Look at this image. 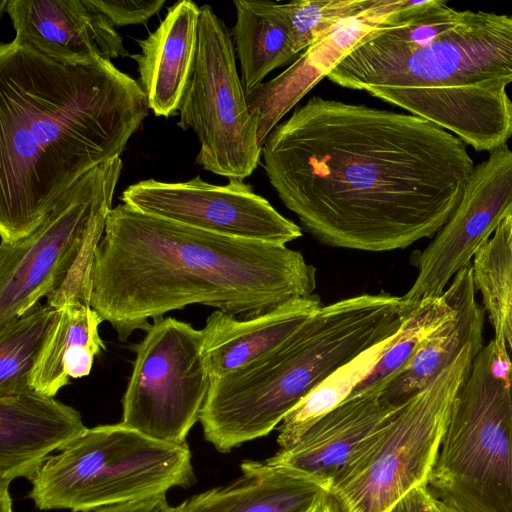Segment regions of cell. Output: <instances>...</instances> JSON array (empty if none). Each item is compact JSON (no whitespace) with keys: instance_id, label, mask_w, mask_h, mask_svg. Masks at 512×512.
Wrapping results in <instances>:
<instances>
[{"instance_id":"obj_4","label":"cell","mask_w":512,"mask_h":512,"mask_svg":"<svg viewBox=\"0 0 512 512\" xmlns=\"http://www.w3.org/2000/svg\"><path fill=\"white\" fill-rule=\"evenodd\" d=\"M385 28L368 35L328 79L449 130L476 151L506 144L512 16L465 10L454 27L420 46L386 38Z\"/></svg>"},{"instance_id":"obj_10","label":"cell","mask_w":512,"mask_h":512,"mask_svg":"<svg viewBox=\"0 0 512 512\" xmlns=\"http://www.w3.org/2000/svg\"><path fill=\"white\" fill-rule=\"evenodd\" d=\"M178 114V127L198 138L203 169L242 181L255 171L263 147L259 118L248 106L231 33L210 5L200 6L195 62Z\"/></svg>"},{"instance_id":"obj_7","label":"cell","mask_w":512,"mask_h":512,"mask_svg":"<svg viewBox=\"0 0 512 512\" xmlns=\"http://www.w3.org/2000/svg\"><path fill=\"white\" fill-rule=\"evenodd\" d=\"M122 167L121 157L95 167L35 231L0 243V328L43 297L56 309L71 301L89 303L91 267Z\"/></svg>"},{"instance_id":"obj_19","label":"cell","mask_w":512,"mask_h":512,"mask_svg":"<svg viewBox=\"0 0 512 512\" xmlns=\"http://www.w3.org/2000/svg\"><path fill=\"white\" fill-rule=\"evenodd\" d=\"M472 262L444 291L452 316L427 336L409 362L379 389L380 400L398 408L424 390L469 343L482 341L484 312L476 301Z\"/></svg>"},{"instance_id":"obj_8","label":"cell","mask_w":512,"mask_h":512,"mask_svg":"<svg viewBox=\"0 0 512 512\" xmlns=\"http://www.w3.org/2000/svg\"><path fill=\"white\" fill-rule=\"evenodd\" d=\"M195 481L186 442L159 441L118 423L88 428L50 456L27 497L40 510L82 512L165 495Z\"/></svg>"},{"instance_id":"obj_20","label":"cell","mask_w":512,"mask_h":512,"mask_svg":"<svg viewBox=\"0 0 512 512\" xmlns=\"http://www.w3.org/2000/svg\"><path fill=\"white\" fill-rule=\"evenodd\" d=\"M199 18L200 7L195 2L174 3L160 25L147 38L137 40L140 53L130 55L137 63L138 83L155 116L178 114L195 62Z\"/></svg>"},{"instance_id":"obj_25","label":"cell","mask_w":512,"mask_h":512,"mask_svg":"<svg viewBox=\"0 0 512 512\" xmlns=\"http://www.w3.org/2000/svg\"><path fill=\"white\" fill-rule=\"evenodd\" d=\"M393 336L336 370L303 399L279 425V447L295 443L317 419L345 401L380 359Z\"/></svg>"},{"instance_id":"obj_13","label":"cell","mask_w":512,"mask_h":512,"mask_svg":"<svg viewBox=\"0 0 512 512\" xmlns=\"http://www.w3.org/2000/svg\"><path fill=\"white\" fill-rule=\"evenodd\" d=\"M121 200L143 213L224 235L280 245L302 236L296 223L237 179L225 185L200 176L185 182L147 179L128 186Z\"/></svg>"},{"instance_id":"obj_32","label":"cell","mask_w":512,"mask_h":512,"mask_svg":"<svg viewBox=\"0 0 512 512\" xmlns=\"http://www.w3.org/2000/svg\"><path fill=\"white\" fill-rule=\"evenodd\" d=\"M306 512H348L342 502L329 489H324Z\"/></svg>"},{"instance_id":"obj_16","label":"cell","mask_w":512,"mask_h":512,"mask_svg":"<svg viewBox=\"0 0 512 512\" xmlns=\"http://www.w3.org/2000/svg\"><path fill=\"white\" fill-rule=\"evenodd\" d=\"M398 408L384 404L379 389L348 398L317 419L295 443L280 448L264 463L329 488Z\"/></svg>"},{"instance_id":"obj_29","label":"cell","mask_w":512,"mask_h":512,"mask_svg":"<svg viewBox=\"0 0 512 512\" xmlns=\"http://www.w3.org/2000/svg\"><path fill=\"white\" fill-rule=\"evenodd\" d=\"M90 3L115 27L145 24L161 10L165 0H90Z\"/></svg>"},{"instance_id":"obj_9","label":"cell","mask_w":512,"mask_h":512,"mask_svg":"<svg viewBox=\"0 0 512 512\" xmlns=\"http://www.w3.org/2000/svg\"><path fill=\"white\" fill-rule=\"evenodd\" d=\"M482 341L466 345L424 390L399 407L329 489L348 512H388L427 484L454 400Z\"/></svg>"},{"instance_id":"obj_30","label":"cell","mask_w":512,"mask_h":512,"mask_svg":"<svg viewBox=\"0 0 512 512\" xmlns=\"http://www.w3.org/2000/svg\"><path fill=\"white\" fill-rule=\"evenodd\" d=\"M388 512H440V508L427 484H422L408 492Z\"/></svg>"},{"instance_id":"obj_26","label":"cell","mask_w":512,"mask_h":512,"mask_svg":"<svg viewBox=\"0 0 512 512\" xmlns=\"http://www.w3.org/2000/svg\"><path fill=\"white\" fill-rule=\"evenodd\" d=\"M473 277L495 336L512 352V250L501 223L473 258Z\"/></svg>"},{"instance_id":"obj_24","label":"cell","mask_w":512,"mask_h":512,"mask_svg":"<svg viewBox=\"0 0 512 512\" xmlns=\"http://www.w3.org/2000/svg\"><path fill=\"white\" fill-rule=\"evenodd\" d=\"M57 309L40 302L0 328V397L30 388V378L54 326Z\"/></svg>"},{"instance_id":"obj_22","label":"cell","mask_w":512,"mask_h":512,"mask_svg":"<svg viewBox=\"0 0 512 512\" xmlns=\"http://www.w3.org/2000/svg\"><path fill=\"white\" fill-rule=\"evenodd\" d=\"M235 24L230 33L246 94L295 55L290 21L282 3L233 1Z\"/></svg>"},{"instance_id":"obj_18","label":"cell","mask_w":512,"mask_h":512,"mask_svg":"<svg viewBox=\"0 0 512 512\" xmlns=\"http://www.w3.org/2000/svg\"><path fill=\"white\" fill-rule=\"evenodd\" d=\"M321 308L320 297L312 294L250 318L215 310L201 329L202 355L211 380L233 374L271 352Z\"/></svg>"},{"instance_id":"obj_5","label":"cell","mask_w":512,"mask_h":512,"mask_svg":"<svg viewBox=\"0 0 512 512\" xmlns=\"http://www.w3.org/2000/svg\"><path fill=\"white\" fill-rule=\"evenodd\" d=\"M403 319L401 297L388 293L322 306L274 350L211 380L199 419L206 441L228 453L268 435L336 370L396 334Z\"/></svg>"},{"instance_id":"obj_27","label":"cell","mask_w":512,"mask_h":512,"mask_svg":"<svg viewBox=\"0 0 512 512\" xmlns=\"http://www.w3.org/2000/svg\"><path fill=\"white\" fill-rule=\"evenodd\" d=\"M452 314L453 308L444 293L419 303L404 317L398 332L391 338L380 359L356 385L348 398L369 390L380 389L386 381L405 367L421 342Z\"/></svg>"},{"instance_id":"obj_14","label":"cell","mask_w":512,"mask_h":512,"mask_svg":"<svg viewBox=\"0 0 512 512\" xmlns=\"http://www.w3.org/2000/svg\"><path fill=\"white\" fill-rule=\"evenodd\" d=\"M422 6V1L377 0L370 9L338 23L282 73L246 94L250 111L259 118L260 144L263 146L279 121L368 35L411 18Z\"/></svg>"},{"instance_id":"obj_3","label":"cell","mask_w":512,"mask_h":512,"mask_svg":"<svg viewBox=\"0 0 512 512\" xmlns=\"http://www.w3.org/2000/svg\"><path fill=\"white\" fill-rule=\"evenodd\" d=\"M316 268L286 245L219 234L124 203L95 251L89 304L126 341L149 319L191 304L238 318L314 294Z\"/></svg>"},{"instance_id":"obj_31","label":"cell","mask_w":512,"mask_h":512,"mask_svg":"<svg viewBox=\"0 0 512 512\" xmlns=\"http://www.w3.org/2000/svg\"><path fill=\"white\" fill-rule=\"evenodd\" d=\"M165 495L143 500L101 506L82 512H173Z\"/></svg>"},{"instance_id":"obj_33","label":"cell","mask_w":512,"mask_h":512,"mask_svg":"<svg viewBox=\"0 0 512 512\" xmlns=\"http://www.w3.org/2000/svg\"><path fill=\"white\" fill-rule=\"evenodd\" d=\"M9 484L10 483L0 481V512H13Z\"/></svg>"},{"instance_id":"obj_15","label":"cell","mask_w":512,"mask_h":512,"mask_svg":"<svg viewBox=\"0 0 512 512\" xmlns=\"http://www.w3.org/2000/svg\"><path fill=\"white\" fill-rule=\"evenodd\" d=\"M12 41L51 59L87 64L129 56L122 37L90 0H2Z\"/></svg>"},{"instance_id":"obj_21","label":"cell","mask_w":512,"mask_h":512,"mask_svg":"<svg viewBox=\"0 0 512 512\" xmlns=\"http://www.w3.org/2000/svg\"><path fill=\"white\" fill-rule=\"evenodd\" d=\"M240 468L236 480L188 498L173 512H306L327 489L264 461L246 460Z\"/></svg>"},{"instance_id":"obj_1","label":"cell","mask_w":512,"mask_h":512,"mask_svg":"<svg viewBox=\"0 0 512 512\" xmlns=\"http://www.w3.org/2000/svg\"><path fill=\"white\" fill-rule=\"evenodd\" d=\"M262 160L305 231L370 252L437 234L475 168L465 143L428 120L320 96L274 127Z\"/></svg>"},{"instance_id":"obj_2","label":"cell","mask_w":512,"mask_h":512,"mask_svg":"<svg viewBox=\"0 0 512 512\" xmlns=\"http://www.w3.org/2000/svg\"><path fill=\"white\" fill-rule=\"evenodd\" d=\"M148 114L138 81L112 61L1 44V243L30 235L81 177L120 157Z\"/></svg>"},{"instance_id":"obj_11","label":"cell","mask_w":512,"mask_h":512,"mask_svg":"<svg viewBox=\"0 0 512 512\" xmlns=\"http://www.w3.org/2000/svg\"><path fill=\"white\" fill-rule=\"evenodd\" d=\"M202 339V331L187 322L173 317L153 320L134 346L120 423L159 441L186 442L211 385Z\"/></svg>"},{"instance_id":"obj_6","label":"cell","mask_w":512,"mask_h":512,"mask_svg":"<svg viewBox=\"0 0 512 512\" xmlns=\"http://www.w3.org/2000/svg\"><path fill=\"white\" fill-rule=\"evenodd\" d=\"M427 486L457 512H512V360L502 337L474 358Z\"/></svg>"},{"instance_id":"obj_28","label":"cell","mask_w":512,"mask_h":512,"mask_svg":"<svg viewBox=\"0 0 512 512\" xmlns=\"http://www.w3.org/2000/svg\"><path fill=\"white\" fill-rule=\"evenodd\" d=\"M377 0H297L282 4L288 15L295 53L305 51L338 23L361 14Z\"/></svg>"},{"instance_id":"obj_17","label":"cell","mask_w":512,"mask_h":512,"mask_svg":"<svg viewBox=\"0 0 512 512\" xmlns=\"http://www.w3.org/2000/svg\"><path fill=\"white\" fill-rule=\"evenodd\" d=\"M87 429L76 409L31 387L0 397V481H32L53 451Z\"/></svg>"},{"instance_id":"obj_34","label":"cell","mask_w":512,"mask_h":512,"mask_svg":"<svg viewBox=\"0 0 512 512\" xmlns=\"http://www.w3.org/2000/svg\"><path fill=\"white\" fill-rule=\"evenodd\" d=\"M502 224L506 232L507 242L512 250V213L506 217Z\"/></svg>"},{"instance_id":"obj_23","label":"cell","mask_w":512,"mask_h":512,"mask_svg":"<svg viewBox=\"0 0 512 512\" xmlns=\"http://www.w3.org/2000/svg\"><path fill=\"white\" fill-rule=\"evenodd\" d=\"M54 326L39 355L30 378V387L54 397L70 383L65 372L67 362L81 349H106L99 335L103 321L89 303L71 301L59 309Z\"/></svg>"},{"instance_id":"obj_12","label":"cell","mask_w":512,"mask_h":512,"mask_svg":"<svg viewBox=\"0 0 512 512\" xmlns=\"http://www.w3.org/2000/svg\"><path fill=\"white\" fill-rule=\"evenodd\" d=\"M511 213L512 151L504 144L474 168L456 209L416 259L418 275L401 297L403 316L441 296Z\"/></svg>"},{"instance_id":"obj_35","label":"cell","mask_w":512,"mask_h":512,"mask_svg":"<svg viewBox=\"0 0 512 512\" xmlns=\"http://www.w3.org/2000/svg\"><path fill=\"white\" fill-rule=\"evenodd\" d=\"M438 505L440 508V512H457L456 510L450 508L449 506L445 505L444 503L440 502L438 500Z\"/></svg>"}]
</instances>
